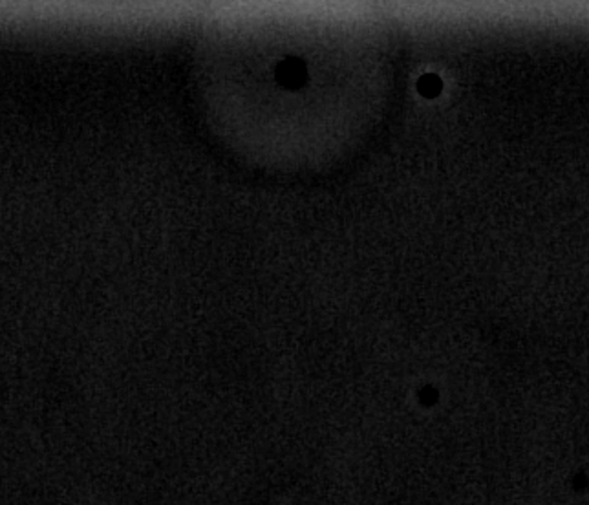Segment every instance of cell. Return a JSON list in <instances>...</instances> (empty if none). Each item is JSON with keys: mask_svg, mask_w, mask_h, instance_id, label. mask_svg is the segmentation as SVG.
<instances>
[{"mask_svg": "<svg viewBox=\"0 0 589 505\" xmlns=\"http://www.w3.org/2000/svg\"><path fill=\"white\" fill-rule=\"evenodd\" d=\"M439 88H441V82L437 81L434 75H427L419 81V90L425 96H434Z\"/></svg>", "mask_w": 589, "mask_h": 505, "instance_id": "cell-1", "label": "cell"}]
</instances>
